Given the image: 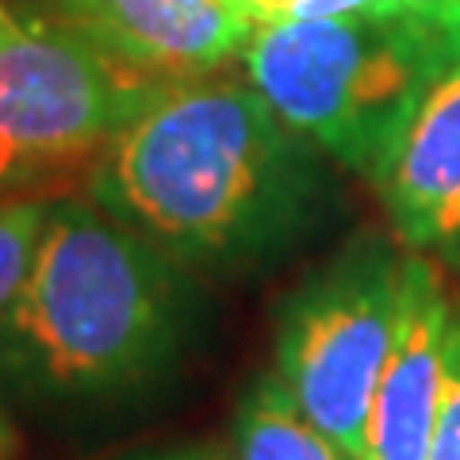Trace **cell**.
<instances>
[{
  "label": "cell",
  "mask_w": 460,
  "mask_h": 460,
  "mask_svg": "<svg viewBox=\"0 0 460 460\" xmlns=\"http://www.w3.org/2000/svg\"><path fill=\"white\" fill-rule=\"evenodd\" d=\"M314 142L234 77L162 84L96 157L93 199L184 265H238L280 246L323 192Z\"/></svg>",
  "instance_id": "obj_1"
},
{
  "label": "cell",
  "mask_w": 460,
  "mask_h": 460,
  "mask_svg": "<svg viewBox=\"0 0 460 460\" xmlns=\"http://www.w3.org/2000/svg\"><path fill=\"white\" fill-rule=\"evenodd\" d=\"M177 261L81 199L50 204L35 269L0 319V357L47 392L135 384L169 349Z\"/></svg>",
  "instance_id": "obj_2"
},
{
  "label": "cell",
  "mask_w": 460,
  "mask_h": 460,
  "mask_svg": "<svg viewBox=\"0 0 460 460\" xmlns=\"http://www.w3.org/2000/svg\"><path fill=\"white\" fill-rule=\"evenodd\" d=\"M242 62L292 131L376 181L422 96L460 62V4L257 23Z\"/></svg>",
  "instance_id": "obj_3"
},
{
  "label": "cell",
  "mask_w": 460,
  "mask_h": 460,
  "mask_svg": "<svg viewBox=\"0 0 460 460\" xmlns=\"http://www.w3.org/2000/svg\"><path fill=\"white\" fill-rule=\"evenodd\" d=\"M162 84L74 27L16 16L0 27V192L100 157Z\"/></svg>",
  "instance_id": "obj_4"
},
{
  "label": "cell",
  "mask_w": 460,
  "mask_h": 460,
  "mask_svg": "<svg viewBox=\"0 0 460 460\" xmlns=\"http://www.w3.org/2000/svg\"><path fill=\"white\" fill-rule=\"evenodd\" d=\"M399 280L402 257L365 234L280 311L277 376L349 460H365L372 395L399 326Z\"/></svg>",
  "instance_id": "obj_5"
},
{
  "label": "cell",
  "mask_w": 460,
  "mask_h": 460,
  "mask_svg": "<svg viewBox=\"0 0 460 460\" xmlns=\"http://www.w3.org/2000/svg\"><path fill=\"white\" fill-rule=\"evenodd\" d=\"M47 20L74 27L119 62L162 81L215 74L242 54L253 20L238 0H42Z\"/></svg>",
  "instance_id": "obj_6"
},
{
  "label": "cell",
  "mask_w": 460,
  "mask_h": 460,
  "mask_svg": "<svg viewBox=\"0 0 460 460\" xmlns=\"http://www.w3.org/2000/svg\"><path fill=\"white\" fill-rule=\"evenodd\" d=\"M456 307L422 253L402 257L399 326L372 395L365 460H429Z\"/></svg>",
  "instance_id": "obj_7"
},
{
  "label": "cell",
  "mask_w": 460,
  "mask_h": 460,
  "mask_svg": "<svg viewBox=\"0 0 460 460\" xmlns=\"http://www.w3.org/2000/svg\"><path fill=\"white\" fill-rule=\"evenodd\" d=\"M376 184L411 250L460 257V62L414 108Z\"/></svg>",
  "instance_id": "obj_8"
},
{
  "label": "cell",
  "mask_w": 460,
  "mask_h": 460,
  "mask_svg": "<svg viewBox=\"0 0 460 460\" xmlns=\"http://www.w3.org/2000/svg\"><path fill=\"white\" fill-rule=\"evenodd\" d=\"M234 460H349L338 441H330L307 411L288 392V384L269 372L257 380L234 419Z\"/></svg>",
  "instance_id": "obj_9"
},
{
  "label": "cell",
  "mask_w": 460,
  "mask_h": 460,
  "mask_svg": "<svg viewBox=\"0 0 460 460\" xmlns=\"http://www.w3.org/2000/svg\"><path fill=\"white\" fill-rule=\"evenodd\" d=\"M47 219H50L47 199H12V204H0V319L20 299L27 277H31Z\"/></svg>",
  "instance_id": "obj_10"
},
{
  "label": "cell",
  "mask_w": 460,
  "mask_h": 460,
  "mask_svg": "<svg viewBox=\"0 0 460 460\" xmlns=\"http://www.w3.org/2000/svg\"><path fill=\"white\" fill-rule=\"evenodd\" d=\"M429 460H460V311L453 314L449 330V361H445V392L438 434L429 445Z\"/></svg>",
  "instance_id": "obj_11"
},
{
  "label": "cell",
  "mask_w": 460,
  "mask_h": 460,
  "mask_svg": "<svg viewBox=\"0 0 460 460\" xmlns=\"http://www.w3.org/2000/svg\"><path fill=\"white\" fill-rule=\"evenodd\" d=\"M384 0H296L288 20H334V16H357V12H372Z\"/></svg>",
  "instance_id": "obj_12"
},
{
  "label": "cell",
  "mask_w": 460,
  "mask_h": 460,
  "mask_svg": "<svg viewBox=\"0 0 460 460\" xmlns=\"http://www.w3.org/2000/svg\"><path fill=\"white\" fill-rule=\"evenodd\" d=\"M238 4L253 23H280L292 16L296 0H238Z\"/></svg>",
  "instance_id": "obj_13"
},
{
  "label": "cell",
  "mask_w": 460,
  "mask_h": 460,
  "mask_svg": "<svg viewBox=\"0 0 460 460\" xmlns=\"http://www.w3.org/2000/svg\"><path fill=\"white\" fill-rule=\"evenodd\" d=\"M16 453H20V438H16V429H12L8 414L0 411V460H16Z\"/></svg>",
  "instance_id": "obj_14"
},
{
  "label": "cell",
  "mask_w": 460,
  "mask_h": 460,
  "mask_svg": "<svg viewBox=\"0 0 460 460\" xmlns=\"http://www.w3.org/2000/svg\"><path fill=\"white\" fill-rule=\"evenodd\" d=\"M392 8H438V4H460V0H384Z\"/></svg>",
  "instance_id": "obj_15"
},
{
  "label": "cell",
  "mask_w": 460,
  "mask_h": 460,
  "mask_svg": "<svg viewBox=\"0 0 460 460\" xmlns=\"http://www.w3.org/2000/svg\"><path fill=\"white\" fill-rule=\"evenodd\" d=\"M162 460H211V456H199V453H184V456H162Z\"/></svg>",
  "instance_id": "obj_16"
},
{
  "label": "cell",
  "mask_w": 460,
  "mask_h": 460,
  "mask_svg": "<svg viewBox=\"0 0 460 460\" xmlns=\"http://www.w3.org/2000/svg\"><path fill=\"white\" fill-rule=\"evenodd\" d=\"M12 20H16V16H12V12H8V8H4V4H0V27H8V23H12Z\"/></svg>",
  "instance_id": "obj_17"
}]
</instances>
